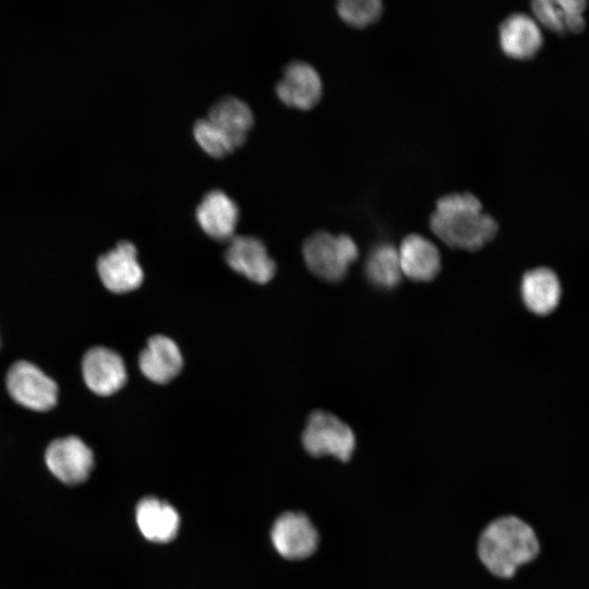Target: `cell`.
Instances as JSON below:
<instances>
[{"label":"cell","instance_id":"obj_5","mask_svg":"<svg viewBox=\"0 0 589 589\" xmlns=\"http://www.w3.org/2000/svg\"><path fill=\"white\" fill-rule=\"evenodd\" d=\"M301 440L311 456H333L342 462L351 459L356 448L352 430L337 417L321 410L309 416Z\"/></svg>","mask_w":589,"mask_h":589},{"label":"cell","instance_id":"obj_2","mask_svg":"<svg viewBox=\"0 0 589 589\" xmlns=\"http://www.w3.org/2000/svg\"><path fill=\"white\" fill-rule=\"evenodd\" d=\"M430 227L448 247L468 251L482 248L498 229L495 219L483 212L480 200L468 192L438 199L430 217Z\"/></svg>","mask_w":589,"mask_h":589},{"label":"cell","instance_id":"obj_13","mask_svg":"<svg viewBox=\"0 0 589 589\" xmlns=\"http://www.w3.org/2000/svg\"><path fill=\"white\" fill-rule=\"evenodd\" d=\"M202 230L211 238L219 241L233 237L239 209L236 202L221 190L208 191L200 202L195 212Z\"/></svg>","mask_w":589,"mask_h":589},{"label":"cell","instance_id":"obj_8","mask_svg":"<svg viewBox=\"0 0 589 589\" xmlns=\"http://www.w3.org/2000/svg\"><path fill=\"white\" fill-rule=\"evenodd\" d=\"M101 284L113 293H127L139 288L144 274L137 262V250L130 241H120L101 254L96 263Z\"/></svg>","mask_w":589,"mask_h":589},{"label":"cell","instance_id":"obj_6","mask_svg":"<svg viewBox=\"0 0 589 589\" xmlns=\"http://www.w3.org/2000/svg\"><path fill=\"white\" fill-rule=\"evenodd\" d=\"M45 462L59 481L67 485H76L89 477L94 467V454L82 438L67 435L48 444Z\"/></svg>","mask_w":589,"mask_h":589},{"label":"cell","instance_id":"obj_1","mask_svg":"<svg viewBox=\"0 0 589 589\" xmlns=\"http://www.w3.org/2000/svg\"><path fill=\"white\" fill-rule=\"evenodd\" d=\"M540 553V541L533 528L515 515L490 521L481 531L477 554L493 576L508 579L518 568L531 563Z\"/></svg>","mask_w":589,"mask_h":589},{"label":"cell","instance_id":"obj_18","mask_svg":"<svg viewBox=\"0 0 589 589\" xmlns=\"http://www.w3.org/2000/svg\"><path fill=\"white\" fill-rule=\"evenodd\" d=\"M235 145L243 144L250 132L254 117L251 108L236 96H224L209 109L206 117Z\"/></svg>","mask_w":589,"mask_h":589},{"label":"cell","instance_id":"obj_19","mask_svg":"<svg viewBox=\"0 0 589 589\" xmlns=\"http://www.w3.org/2000/svg\"><path fill=\"white\" fill-rule=\"evenodd\" d=\"M521 296L526 306L533 313L552 312L560 300L561 286L553 271L539 267L527 272L521 281Z\"/></svg>","mask_w":589,"mask_h":589},{"label":"cell","instance_id":"obj_9","mask_svg":"<svg viewBox=\"0 0 589 589\" xmlns=\"http://www.w3.org/2000/svg\"><path fill=\"white\" fill-rule=\"evenodd\" d=\"M272 541L283 557L304 560L317 549L318 532L305 514L288 512L274 522Z\"/></svg>","mask_w":589,"mask_h":589},{"label":"cell","instance_id":"obj_10","mask_svg":"<svg viewBox=\"0 0 589 589\" xmlns=\"http://www.w3.org/2000/svg\"><path fill=\"white\" fill-rule=\"evenodd\" d=\"M275 89L285 105L308 110L321 99L323 84L320 74L311 64L294 60L285 67Z\"/></svg>","mask_w":589,"mask_h":589},{"label":"cell","instance_id":"obj_7","mask_svg":"<svg viewBox=\"0 0 589 589\" xmlns=\"http://www.w3.org/2000/svg\"><path fill=\"white\" fill-rule=\"evenodd\" d=\"M81 373L86 387L103 397L119 392L128 376L122 357L104 346H95L85 351Z\"/></svg>","mask_w":589,"mask_h":589},{"label":"cell","instance_id":"obj_16","mask_svg":"<svg viewBox=\"0 0 589 589\" xmlns=\"http://www.w3.org/2000/svg\"><path fill=\"white\" fill-rule=\"evenodd\" d=\"M137 527L145 539L166 543L176 538L180 525L177 510L156 497L142 498L135 510Z\"/></svg>","mask_w":589,"mask_h":589},{"label":"cell","instance_id":"obj_17","mask_svg":"<svg viewBox=\"0 0 589 589\" xmlns=\"http://www.w3.org/2000/svg\"><path fill=\"white\" fill-rule=\"evenodd\" d=\"M398 255L402 274L412 280H431L441 269L438 249L421 235L407 236L400 244Z\"/></svg>","mask_w":589,"mask_h":589},{"label":"cell","instance_id":"obj_20","mask_svg":"<svg viewBox=\"0 0 589 589\" xmlns=\"http://www.w3.org/2000/svg\"><path fill=\"white\" fill-rule=\"evenodd\" d=\"M365 274L377 288L392 289L398 286L402 272L395 247L389 243L375 245L365 261Z\"/></svg>","mask_w":589,"mask_h":589},{"label":"cell","instance_id":"obj_11","mask_svg":"<svg viewBox=\"0 0 589 589\" xmlns=\"http://www.w3.org/2000/svg\"><path fill=\"white\" fill-rule=\"evenodd\" d=\"M226 263L256 284L268 283L276 272L264 243L252 236H233L225 252Z\"/></svg>","mask_w":589,"mask_h":589},{"label":"cell","instance_id":"obj_14","mask_svg":"<svg viewBox=\"0 0 589 589\" xmlns=\"http://www.w3.org/2000/svg\"><path fill=\"white\" fill-rule=\"evenodd\" d=\"M183 358L177 344L164 335L152 336L139 357L141 372L149 381L166 384L179 374Z\"/></svg>","mask_w":589,"mask_h":589},{"label":"cell","instance_id":"obj_15","mask_svg":"<svg viewBox=\"0 0 589 589\" xmlns=\"http://www.w3.org/2000/svg\"><path fill=\"white\" fill-rule=\"evenodd\" d=\"M584 0H536L531 2L534 20L556 35H577L586 27Z\"/></svg>","mask_w":589,"mask_h":589},{"label":"cell","instance_id":"obj_22","mask_svg":"<svg viewBox=\"0 0 589 589\" xmlns=\"http://www.w3.org/2000/svg\"><path fill=\"white\" fill-rule=\"evenodd\" d=\"M193 135L200 147L212 157L221 158L236 149L231 141L207 118L194 123Z\"/></svg>","mask_w":589,"mask_h":589},{"label":"cell","instance_id":"obj_3","mask_svg":"<svg viewBox=\"0 0 589 589\" xmlns=\"http://www.w3.org/2000/svg\"><path fill=\"white\" fill-rule=\"evenodd\" d=\"M304 262L318 278L340 281L359 255V250L350 236L316 231L308 237L302 247Z\"/></svg>","mask_w":589,"mask_h":589},{"label":"cell","instance_id":"obj_23","mask_svg":"<svg viewBox=\"0 0 589 589\" xmlns=\"http://www.w3.org/2000/svg\"><path fill=\"white\" fill-rule=\"evenodd\" d=\"M0 346H1V336H0Z\"/></svg>","mask_w":589,"mask_h":589},{"label":"cell","instance_id":"obj_21","mask_svg":"<svg viewBox=\"0 0 589 589\" xmlns=\"http://www.w3.org/2000/svg\"><path fill=\"white\" fill-rule=\"evenodd\" d=\"M337 12L349 26L362 28L377 21L383 12V3L378 0H341L337 3Z\"/></svg>","mask_w":589,"mask_h":589},{"label":"cell","instance_id":"obj_12","mask_svg":"<svg viewBox=\"0 0 589 589\" xmlns=\"http://www.w3.org/2000/svg\"><path fill=\"white\" fill-rule=\"evenodd\" d=\"M498 39L503 52L515 60L532 59L543 45L538 22L525 13L508 15L500 25Z\"/></svg>","mask_w":589,"mask_h":589},{"label":"cell","instance_id":"obj_4","mask_svg":"<svg viewBox=\"0 0 589 589\" xmlns=\"http://www.w3.org/2000/svg\"><path fill=\"white\" fill-rule=\"evenodd\" d=\"M4 385L10 398L31 411H50L59 401L58 383L39 365L25 359L9 366Z\"/></svg>","mask_w":589,"mask_h":589}]
</instances>
